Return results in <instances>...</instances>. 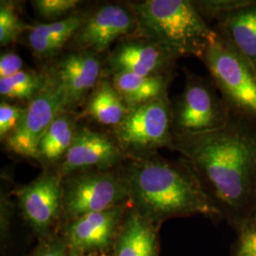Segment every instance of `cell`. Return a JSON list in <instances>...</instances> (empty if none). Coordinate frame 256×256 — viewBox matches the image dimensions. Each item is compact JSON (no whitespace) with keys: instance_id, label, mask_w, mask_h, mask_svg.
<instances>
[{"instance_id":"1","label":"cell","mask_w":256,"mask_h":256,"mask_svg":"<svg viewBox=\"0 0 256 256\" xmlns=\"http://www.w3.org/2000/svg\"><path fill=\"white\" fill-rule=\"evenodd\" d=\"M174 150L191 165L225 216L242 228L256 220V122L234 113L224 128L174 136Z\"/></svg>"},{"instance_id":"2","label":"cell","mask_w":256,"mask_h":256,"mask_svg":"<svg viewBox=\"0 0 256 256\" xmlns=\"http://www.w3.org/2000/svg\"><path fill=\"white\" fill-rule=\"evenodd\" d=\"M122 174L128 185L130 207L160 226L174 218L225 216L191 165L154 154L131 158Z\"/></svg>"},{"instance_id":"3","label":"cell","mask_w":256,"mask_h":256,"mask_svg":"<svg viewBox=\"0 0 256 256\" xmlns=\"http://www.w3.org/2000/svg\"><path fill=\"white\" fill-rule=\"evenodd\" d=\"M136 21V37L164 48L176 59H202L218 36L189 0H146L130 5Z\"/></svg>"},{"instance_id":"4","label":"cell","mask_w":256,"mask_h":256,"mask_svg":"<svg viewBox=\"0 0 256 256\" xmlns=\"http://www.w3.org/2000/svg\"><path fill=\"white\" fill-rule=\"evenodd\" d=\"M202 60L230 110L256 122V68L218 34Z\"/></svg>"},{"instance_id":"5","label":"cell","mask_w":256,"mask_h":256,"mask_svg":"<svg viewBox=\"0 0 256 256\" xmlns=\"http://www.w3.org/2000/svg\"><path fill=\"white\" fill-rule=\"evenodd\" d=\"M114 132L120 148L131 158L154 155L164 147L174 150L173 106L167 93L129 108Z\"/></svg>"},{"instance_id":"6","label":"cell","mask_w":256,"mask_h":256,"mask_svg":"<svg viewBox=\"0 0 256 256\" xmlns=\"http://www.w3.org/2000/svg\"><path fill=\"white\" fill-rule=\"evenodd\" d=\"M62 218L66 223L82 216L129 205L128 185L122 173L84 171L63 178Z\"/></svg>"},{"instance_id":"7","label":"cell","mask_w":256,"mask_h":256,"mask_svg":"<svg viewBox=\"0 0 256 256\" xmlns=\"http://www.w3.org/2000/svg\"><path fill=\"white\" fill-rule=\"evenodd\" d=\"M173 106L174 136L207 133L224 128L234 112L214 82L189 74Z\"/></svg>"},{"instance_id":"8","label":"cell","mask_w":256,"mask_h":256,"mask_svg":"<svg viewBox=\"0 0 256 256\" xmlns=\"http://www.w3.org/2000/svg\"><path fill=\"white\" fill-rule=\"evenodd\" d=\"M62 184L57 171H46L16 192L23 218L40 240L54 234L62 218Z\"/></svg>"},{"instance_id":"9","label":"cell","mask_w":256,"mask_h":256,"mask_svg":"<svg viewBox=\"0 0 256 256\" xmlns=\"http://www.w3.org/2000/svg\"><path fill=\"white\" fill-rule=\"evenodd\" d=\"M46 82L28 102L24 118L16 131L7 138L10 150L25 158L36 156L40 140L55 118L66 111L64 97L52 74H46Z\"/></svg>"},{"instance_id":"10","label":"cell","mask_w":256,"mask_h":256,"mask_svg":"<svg viewBox=\"0 0 256 256\" xmlns=\"http://www.w3.org/2000/svg\"><path fill=\"white\" fill-rule=\"evenodd\" d=\"M128 208L92 212L66 223L61 234L70 252L92 256L113 247Z\"/></svg>"},{"instance_id":"11","label":"cell","mask_w":256,"mask_h":256,"mask_svg":"<svg viewBox=\"0 0 256 256\" xmlns=\"http://www.w3.org/2000/svg\"><path fill=\"white\" fill-rule=\"evenodd\" d=\"M117 142L88 128L77 130L74 144L57 171L62 178L84 171H108L124 160Z\"/></svg>"},{"instance_id":"12","label":"cell","mask_w":256,"mask_h":256,"mask_svg":"<svg viewBox=\"0 0 256 256\" xmlns=\"http://www.w3.org/2000/svg\"><path fill=\"white\" fill-rule=\"evenodd\" d=\"M136 30L137 21L131 10L110 4L84 19L74 37L81 50L98 54L120 37L135 34Z\"/></svg>"},{"instance_id":"13","label":"cell","mask_w":256,"mask_h":256,"mask_svg":"<svg viewBox=\"0 0 256 256\" xmlns=\"http://www.w3.org/2000/svg\"><path fill=\"white\" fill-rule=\"evenodd\" d=\"M178 59L158 44L135 37L120 43L108 58L112 72H129L142 76L171 75Z\"/></svg>"},{"instance_id":"14","label":"cell","mask_w":256,"mask_h":256,"mask_svg":"<svg viewBox=\"0 0 256 256\" xmlns=\"http://www.w3.org/2000/svg\"><path fill=\"white\" fill-rule=\"evenodd\" d=\"M100 74V61L92 52H74L58 62L52 74L64 94L66 111L78 106L96 86Z\"/></svg>"},{"instance_id":"15","label":"cell","mask_w":256,"mask_h":256,"mask_svg":"<svg viewBox=\"0 0 256 256\" xmlns=\"http://www.w3.org/2000/svg\"><path fill=\"white\" fill-rule=\"evenodd\" d=\"M160 226L129 206L113 244V256H160Z\"/></svg>"},{"instance_id":"16","label":"cell","mask_w":256,"mask_h":256,"mask_svg":"<svg viewBox=\"0 0 256 256\" xmlns=\"http://www.w3.org/2000/svg\"><path fill=\"white\" fill-rule=\"evenodd\" d=\"M214 30L256 70V0L220 18Z\"/></svg>"},{"instance_id":"17","label":"cell","mask_w":256,"mask_h":256,"mask_svg":"<svg viewBox=\"0 0 256 256\" xmlns=\"http://www.w3.org/2000/svg\"><path fill=\"white\" fill-rule=\"evenodd\" d=\"M84 20L82 16L74 14L62 20L32 27L28 32V46L40 58L54 56L72 37L75 36Z\"/></svg>"},{"instance_id":"18","label":"cell","mask_w":256,"mask_h":256,"mask_svg":"<svg viewBox=\"0 0 256 256\" xmlns=\"http://www.w3.org/2000/svg\"><path fill=\"white\" fill-rule=\"evenodd\" d=\"M171 75L142 76L129 72L113 74L112 84L128 108L152 101L167 93Z\"/></svg>"},{"instance_id":"19","label":"cell","mask_w":256,"mask_h":256,"mask_svg":"<svg viewBox=\"0 0 256 256\" xmlns=\"http://www.w3.org/2000/svg\"><path fill=\"white\" fill-rule=\"evenodd\" d=\"M77 130L74 116L68 111L61 112L40 140L36 158L46 165L63 160L74 144Z\"/></svg>"},{"instance_id":"20","label":"cell","mask_w":256,"mask_h":256,"mask_svg":"<svg viewBox=\"0 0 256 256\" xmlns=\"http://www.w3.org/2000/svg\"><path fill=\"white\" fill-rule=\"evenodd\" d=\"M128 110L126 102L113 84L102 81L92 93L86 112L102 124L116 128Z\"/></svg>"},{"instance_id":"21","label":"cell","mask_w":256,"mask_h":256,"mask_svg":"<svg viewBox=\"0 0 256 256\" xmlns=\"http://www.w3.org/2000/svg\"><path fill=\"white\" fill-rule=\"evenodd\" d=\"M46 75L28 72H20L9 78L0 79V94L9 100H32L40 92L45 82Z\"/></svg>"},{"instance_id":"22","label":"cell","mask_w":256,"mask_h":256,"mask_svg":"<svg viewBox=\"0 0 256 256\" xmlns=\"http://www.w3.org/2000/svg\"><path fill=\"white\" fill-rule=\"evenodd\" d=\"M28 26L19 18L14 6L6 2L0 5V45L8 46L16 41L19 36L26 30Z\"/></svg>"},{"instance_id":"23","label":"cell","mask_w":256,"mask_h":256,"mask_svg":"<svg viewBox=\"0 0 256 256\" xmlns=\"http://www.w3.org/2000/svg\"><path fill=\"white\" fill-rule=\"evenodd\" d=\"M254 0H205L194 1L203 18L218 21L223 16L250 5Z\"/></svg>"},{"instance_id":"24","label":"cell","mask_w":256,"mask_h":256,"mask_svg":"<svg viewBox=\"0 0 256 256\" xmlns=\"http://www.w3.org/2000/svg\"><path fill=\"white\" fill-rule=\"evenodd\" d=\"M81 2L79 0H36L32 5L43 18L56 20L74 12ZM57 21V20H56Z\"/></svg>"},{"instance_id":"25","label":"cell","mask_w":256,"mask_h":256,"mask_svg":"<svg viewBox=\"0 0 256 256\" xmlns=\"http://www.w3.org/2000/svg\"><path fill=\"white\" fill-rule=\"evenodd\" d=\"M26 108L2 102L0 104V138L7 140L19 128L24 118Z\"/></svg>"},{"instance_id":"26","label":"cell","mask_w":256,"mask_h":256,"mask_svg":"<svg viewBox=\"0 0 256 256\" xmlns=\"http://www.w3.org/2000/svg\"><path fill=\"white\" fill-rule=\"evenodd\" d=\"M70 250L62 234H54L40 240V243L28 256H68Z\"/></svg>"},{"instance_id":"27","label":"cell","mask_w":256,"mask_h":256,"mask_svg":"<svg viewBox=\"0 0 256 256\" xmlns=\"http://www.w3.org/2000/svg\"><path fill=\"white\" fill-rule=\"evenodd\" d=\"M23 61L19 55L14 52H5L0 57V79L9 78L22 72Z\"/></svg>"},{"instance_id":"28","label":"cell","mask_w":256,"mask_h":256,"mask_svg":"<svg viewBox=\"0 0 256 256\" xmlns=\"http://www.w3.org/2000/svg\"><path fill=\"white\" fill-rule=\"evenodd\" d=\"M242 236L240 238L239 252H256V220L247 224L242 228Z\"/></svg>"},{"instance_id":"29","label":"cell","mask_w":256,"mask_h":256,"mask_svg":"<svg viewBox=\"0 0 256 256\" xmlns=\"http://www.w3.org/2000/svg\"><path fill=\"white\" fill-rule=\"evenodd\" d=\"M236 256H256V252H239L238 250Z\"/></svg>"},{"instance_id":"30","label":"cell","mask_w":256,"mask_h":256,"mask_svg":"<svg viewBox=\"0 0 256 256\" xmlns=\"http://www.w3.org/2000/svg\"><path fill=\"white\" fill-rule=\"evenodd\" d=\"M68 256H93L90 254H78V252H70Z\"/></svg>"},{"instance_id":"31","label":"cell","mask_w":256,"mask_h":256,"mask_svg":"<svg viewBox=\"0 0 256 256\" xmlns=\"http://www.w3.org/2000/svg\"><path fill=\"white\" fill-rule=\"evenodd\" d=\"M256 220H254V221H256Z\"/></svg>"}]
</instances>
